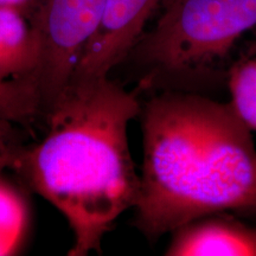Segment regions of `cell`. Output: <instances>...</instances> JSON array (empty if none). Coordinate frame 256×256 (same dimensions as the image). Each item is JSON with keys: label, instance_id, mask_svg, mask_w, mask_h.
Wrapping results in <instances>:
<instances>
[{"label": "cell", "instance_id": "obj_7", "mask_svg": "<svg viewBox=\"0 0 256 256\" xmlns=\"http://www.w3.org/2000/svg\"><path fill=\"white\" fill-rule=\"evenodd\" d=\"M38 68L40 44L28 16L23 10L0 6V86L38 98Z\"/></svg>", "mask_w": 256, "mask_h": 256}, {"label": "cell", "instance_id": "obj_3", "mask_svg": "<svg viewBox=\"0 0 256 256\" xmlns=\"http://www.w3.org/2000/svg\"><path fill=\"white\" fill-rule=\"evenodd\" d=\"M162 14L130 51L146 69L142 88L190 84L210 74L256 28V0H166Z\"/></svg>", "mask_w": 256, "mask_h": 256}, {"label": "cell", "instance_id": "obj_2", "mask_svg": "<svg viewBox=\"0 0 256 256\" xmlns=\"http://www.w3.org/2000/svg\"><path fill=\"white\" fill-rule=\"evenodd\" d=\"M139 115L144 160L134 208L150 241L200 217L256 209V148L230 102L168 89Z\"/></svg>", "mask_w": 256, "mask_h": 256}, {"label": "cell", "instance_id": "obj_11", "mask_svg": "<svg viewBox=\"0 0 256 256\" xmlns=\"http://www.w3.org/2000/svg\"><path fill=\"white\" fill-rule=\"evenodd\" d=\"M34 2L36 0H0V6H10L26 12L34 4Z\"/></svg>", "mask_w": 256, "mask_h": 256}, {"label": "cell", "instance_id": "obj_9", "mask_svg": "<svg viewBox=\"0 0 256 256\" xmlns=\"http://www.w3.org/2000/svg\"><path fill=\"white\" fill-rule=\"evenodd\" d=\"M0 116L16 124L30 126L42 116L40 100L31 92L0 86Z\"/></svg>", "mask_w": 256, "mask_h": 256}, {"label": "cell", "instance_id": "obj_10", "mask_svg": "<svg viewBox=\"0 0 256 256\" xmlns=\"http://www.w3.org/2000/svg\"><path fill=\"white\" fill-rule=\"evenodd\" d=\"M14 124H16L0 116V174L5 170L14 168V160L22 147Z\"/></svg>", "mask_w": 256, "mask_h": 256}, {"label": "cell", "instance_id": "obj_5", "mask_svg": "<svg viewBox=\"0 0 256 256\" xmlns=\"http://www.w3.org/2000/svg\"><path fill=\"white\" fill-rule=\"evenodd\" d=\"M166 0H104L98 30L86 48L72 80L108 78L128 58L147 22Z\"/></svg>", "mask_w": 256, "mask_h": 256}, {"label": "cell", "instance_id": "obj_4", "mask_svg": "<svg viewBox=\"0 0 256 256\" xmlns=\"http://www.w3.org/2000/svg\"><path fill=\"white\" fill-rule=\"evenodd\" d=\"M104 8V0H36L25 12L40 44L37 92L43 116L72 82Z\"/></svg>", "mask_w": 256, "mask_h": 256}, {"label": "cell", "instance_id": "obj_6", "mask_svg": "<svg viewBox=\"0 0 256 256\" xmlns=\"http://www.w3.org/2000/svg\"><path fill=\"white\" fill-rule=\"evenodd\" d=\"M165 255L256 256V228L226 215H206L178 226Z\"/></svg>", "mask_w": 256, "mask_h": 256}, {"label": "cell", "instance_id": "obj_8", "mask_svg": "<svg viewBox=\"0 0 256 256\" xmlns=\"http://www.w3.org/2000/svg\"><path fill=\"white\" fill-rule=\"evenodd\" d=\"M235 113L250 130H256V58L235 63L228 72Z\"/></svg>", "mask_w": 256, "mask_h": 256}, {"label": "cell", "instance_id": "obj_1", "mask_svg": "<svg viewBox=\"0 0 256 256\" xmlns=\"http://www.w3.org/2000/svg\"><path fill=\"white\" fill-rule=\"evenodd\" d=\"M140 110L136 92L110 78L72 80L44 116L46 136L19 150L12 170L68 220L69 255L100 252L104 236L136 206L140 176L128 124Z\"/></svg>", "mask_w": 256, "mask_h": 256}]
</instances>
